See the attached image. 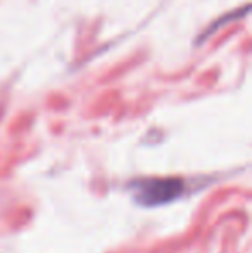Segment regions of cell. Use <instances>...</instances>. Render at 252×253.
Segmentation results:
<instances>
[{"instance_id":"obj_1","label":"cell","mask_w":252,"mask_h":253,"mask_svg":"<svg viewBox=\"0 0 252 253\" xmlns=\"http://www.w3.org/2000/svg\"><path fill=\"white\" fill-rule=\"evenodd\" d=\"M183 190V183L180 179L169 177H155V179H144L135 184V197L145 207H157L169 203L180 197Z\"/></svg>"}]
</instances>
